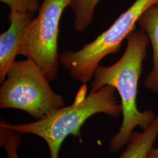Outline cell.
Wrapping results in <instances>:
<instances>
[{"mask_svg": "<svg viewBox=\"0 0 158 158\" xmlns=\"http://www.w3.org/2000/svg\"><path fill=\"white\" fill-rule=\"evenodd\" d=\"M8 6L10 11L29 12L39 11L41 4L39 0H0Z\"/></svg>", "mask_w": 158, "mask_h": 158, "instance_id": "11", "label": "cell"}, {"mask_svg": "<svg viewBox=\"0 0 158 158\" xmlns=\"http://www.w3.org/2000/svg\"><path fill=\"white\" fill-rule=\"evenodd\" d=\"M0 88V108H15L36 120L44 118L64 107L62 96L51 88L49 81L32 60L15 61Z\"/></svg>", "mask_w": 158, "mask_h": 158, "instance_id": "3", "label": "cell"}, {"mask_svg": "<svg viewBox=\"0 0 158 158\" xmlns=\"http://www.w3.org/2000/svg\"><path fill=\"white\" fill-rule=\"evenodd\" d=\"M72 0H44L38 16L24 31L18 54L36 64L51 82L56 79L59 64L58 36L64 10Z\"/></svg>", "mask_w": 158, "mask_h": 158, "instance_id": "5", "label": "cell"}, {"mask_svg": "<svg viewBox=\"0 0 158 158\" xmlns=\"http://www.w3.org/2000/svg\"><path fill=\"white\" fill-rule=\"evenodd\" d=\"M22 141L19 134L0 122V145L6 151L8 158H18V149Z\"/></svg>", "mask_w": 158, "mask_h": 158, "instance_id": "10", "label": "cell"}, {"mask_svg": "<svg viewBox=\"0 0 158 158\" xmlns=\"http://www.w3.org/2000/svg\"><path fill=\"white\" fill-rule=\"evenodd\" d=\"M158 136V114L151 125L141 132L134 131L118 158H147Z\"/></svg>", "mask_w": 158, "mask_h": 158, "instance_id": "8", "label": "cell"}, {"mask_svg": "<svg viewBox=\"0 0 158 158\" xmlns=\"http://www.w3.org/2000/svg\"><path fill=\"white\" fill-rule=\"evenodd\" d=\"M84 85L79 90L73 103L60 108L44 118L33 123L12 125L1 121L6 127L19 134H31L43 138L47 143L51 158H59L60 146L69 135L80 137V130L85 121L93 115L103 113L114 118L123 114V107L117 100L116 89L106 85L86 96Z\"/></svg>", "mask_w": 158, "mask_h": 158, "instance_id": "2", "label": "cell"}, {"mask_svg": "<svg viewBox=\"0 0 158 158\" xmlns=\"http://www.w3.org/2000/svg\"><path fill=\"white\" fill-rule=\"evenodd\" d=\"M127 48L124 54L113 65L105 67L98 64L96 68L91 91H96L108 85L114 87L121 97L123 119L118 132L111 138L108 149L118 152L126 146L136 127L142 130L148 128L156 115L151 110L139 111L136 105L139 80L142 64L147 56V46L150 41L143 31L132 32L126 38Z\"/></svg>", "mask_w": 158, "mask_h": 158, "instance_id": "1", "label": "cell"}, {"mask_svg": "<svg viewBox=\"0 0 158 158\" xmlns=\"http://www.w3.org/2000/svg\"><path fill=\"white\" fill-rule=\"evenodd\" d=\"M34 18V14L29 12L10 11L9 14L10 27L0 35L1 83L6 80L8 71L15 62L24 31Z\"/></svg>", "mask_w": 158, "mask_h": 158, "instance_id": "6", "label": "cell"}, {"mask_svg": "<svg viewBox=\"0 0 158 158\" xmlns=\"http://www.w3.org/2000/svg\"><path fill=\"white\" fill-rule=\"evenodd\" d=\"M101 0H72L69 7L74 14L73 28L77 33L83 32L92 23L96 6Z\"/></svg>", "mask_w": 158, "mask_h": 158, "instance_id": "9", "label": "cell"}, {"mask_svg": "<svg viewBox=\"0 0 158 158\" xmlns=\"http://www.w3.org/2000/svg\"><path fill=\"white\" fill-rule=\"evenodd\" d=\"M137 24L147 34L152 48V69L146 76L144 86L158 94V4L151 6L144 12Z\"/></svg>", "mask_w": 158, "mask_h": 158, "instance_id": "7", "label": "cell"}, {"mask_svg": "<svg viewBox=\"0 0 158 158\" xmlns=\"http://www.w3.org/2000/svg\"><path fill=\"white\" fill-rule=\"evenodd\" d=\"M147 158H158V146L153 148Z\"/></svg>", "mask_w": 158, "mask_h": 158, "instance_id": "12", "label": "cell"}, {"mask_svg": "<svg viewBox=\"0 0 158 158\" xmlns=\"http://www.w3.org/2000/svg\"><path fill=\"white\" fill-rule=\"evenodd\" d=\"M158 0H136L107 31L80 50L64 51L59 56V64L69 72L73 79L86 83L93 77L94 72L104 57L121 49L123 40L135 30L138 20Z\"/></svg>", "mask_w": 158, "mask_h": 158, "instance_id": "4", "label": "cell"}]
</instances>
